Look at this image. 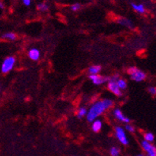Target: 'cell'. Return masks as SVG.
I'll return each mask as SVG.
<instances>
[{"mask_svg": "<svg viewBox=\"0 0 156 156\" xmlns=\"http://www.w3.org/2000/svg\"><path fill=\"white\" fill-rule=\"evenodd\" d=\"M112 105H113V101L110 99H103L101 101H97L87 111L86 115L87 120L90 122H92L93 121L97 119L98 117L101 115L105 110L111 108Z\"/></svg>", "mask_w": 156, "mask_h": 156, "instance_id": "1", "label": "cell"}, {"mask_svg": "<svg viewBox=\"0 0 156 156\" xmlns=\"http://www.w3.org/2000/svg\"><path fill=\"white\" fill-rule=\"evenodd\" d=\"M128 73L130 75L132 80L136 82H140L146 78V74L136 67H130L128 69Z\"/></svg>", "mask_w": 156, "mask_h": 156, "instance_id": "2", "label": "cell"}, {"mask_svg": "<svg viewBox=\"0 0 156 156\" xmlns=\"http://www.w3.org/2000/svg\"><path fill=\"white\" fill-rule=\"evenodd\" d=\"M119 79L117 75H115L112 77H111L109 79V80L108 81V90L111 91L112 93H113L116 96H121L122 95V91H121L120 89L119 88L118 85L116 83V80Z\"/></svg>", "mask_w": 156, "mask_h": 156, "instance_id": "3", "label": "cell"}, {"mask_svg": "<svg viewBox=\"0 0 156 156\" xmlns=\"http://www.w3.org/2000/svg\"><path fill=\"white\" fill-rule=\"evenodd\" d=\"M16 62V58L13 56H9L6 58H5V60L3 61L2 64V67H1V71L2 73H6L12 70L14 64Z\"/></svg>", "mask_w": 156, "mask_h": 156, "instance_id": "4", "label": "cell"}, {"mask_svg": "<svg viewBox=\"0 0 156 156\" xmlns=\"http://www.w3.org/2000/svg\"><path fill=\"white\" fill-rule=\"evenodd\" d=\"M141 146L145 151L147 155L146 156H156V147L155 146L151 144L150 142H147L146 140H143L141 142Z\"/></svg>", "mask_w": 156, "mask_h": 156, "instance_id": "5", "label": "cell"}, {"mask_svg": "<svg viewBox=\"0 0 156 156\" xmlns=\"http://www.w3.org/2000/svg\"><path fill=\"white\" fill-rule=\"evenodd\" d=\"M115 136H116L117 139L119 140L120 143H122L123 145H127L129 144L128 139L126 136V133H125L124 129H122V127L117 126L115 129Z\"/></svg>", "mask_w": 156, "mask_h": 156, "instance_id": "6", "label": "cell"}, {"mask_svg": "<svg viewBox=\"0 0 156 156\" xmlns=\"http://www.w3.org/2000/svg\"><path fill=\"white\" fill-rule=\"evenodd\" d=\"M89 78H90V80H92L93 83L95 84V85H100V84H102V83L108 81L110 79V78L108 77V76H100V75L98 74H90Z\"/></svg>", "mask_w": 156, "mask_h": 156, "instance_id": "7", "label": "cell"}, {"mask_svg": "<svg viewBox=\"0 0 156 156\" xmlns=\"http://www.w3.org/2000/svg\"><path fill=\"white\" fill-rule=\"evenodd\" d=\"M113 114L114 116H115L118 120L121 121V122H126V123H129V122H130V119H129L128 117H126L124 114L122 113V111H121L120 109H119V108H116V109L114 110Z\"/></svg>", "mask_w": 156, "mask_h": 156, "instance_id": "8", "label": "cell"}, {"mask_svg": "<svg viewBox=\"0 0 156 156\" xmlns=\"http://www.w3.org/2000/svg\"><path fill=\"white\" fill-rule=\"evenodd\" d=\"M28 56L32 60L37 61L40 58V51L37 48H31L28 51Z\"/></svg>", "mask_w": 156, "mask_h": 156, "instance_id": "9", "label": "cell"}, {"mask_svg": "<svg viewBox=\"0 0 156 156\" xmlns=\"http://www.w3.org/2000/svg\"><path fill=\"white\" fill-rule=\"evenodd\" d=\"M101 126H102V123H101V121L99 120V119H95V120L93 121L92 126H91V128H92V130L94 132H98L100 129H101Z\"/></svg>", "mask_w": 156, "mask_h": 156, "instance_id": "10", "label": "cell"}, {"mask_svg": "<svg viewBox=\"0 0 156 156\" xmlns=\"http://www.w3.org/2000/svg\"><path fill=\"white\" fill-rule=\"evenodd\" d=\"M118 23H120V24L123 25L125 27H129V28H131L133 27V25H132V22L130 20L127 19H125V18H121V19L118 20Z\"/></svg>", "mask_w": 156, "mask_h": 156, "instance_id": "11", "label": "cell"}, {"mask_svg": "<svg viewBox=\"0 0 156 156\" xmlns=\"http://www.w3.org/2000/svg\"><path fill=\"white\" fill-rule=\"evenodd\" d=\"M2 37L4 39H6V40H10V41H13L16 38V34L12 33V32H7V33H5L2 35Z\"/></svg>", "mask_w": 156, "mask_h": 156, "instance_id": "12", "label": "cell"}, {"mask_svg": "<svg viewBox=\"0 0 156 156\" xmlns=\"http://www.w3.org/2000/svg\"><path fill=\"white\" fill-rule=\"evenodd\" d=\"M132 7H133V9L136 11V12H140V13H144L145 12V9H144V6L142 4H138V5H136L135 3H132L131 4Z\"/></svg>", "mask_w": 156, "mask_h": 156, "instance_id": "13", "label": "cell"}, {"mask_svg": "<svg viewBox=\"0 0 156 156\" xmlns=\"http://www.w3.org/2000/svg\"><path fill=\"white\" fill-rule=\"evenodd\" d=\"M101 67L98 65H95V66H90L88 69V72L90 73V74H98L101 71Z\"/></svg>", "mask_w": 156, "mask_h": 156, "instance_id": "14", "label": "cell"}, {"mask_svg": "<svg viewBox=\"0 0 156 156\" xmlns=\"http://www.w3.org/2000/svg\"><path fill=\"white\" fill-rule=\"evenodd\" d=\"M116 83L119 88L121 90H125L127 87V84H126V80H123V79H121V78H119L118 80H116Z\"/></svg>", "mask_w": 156, "mask_h": 156, "instance_id": "15", "label": "cell"}, {"mask_svg": "<svg viewBox=\"0 0 156 156\" xmlns=\"http://www.w3.org/2000/svg\"><path fill=\"white\" fill-rule=\"evenodd\" d=\"M144 140H146V141H147V142H150V143H151V142H152L154 139V134H153L152 133H150V132H148V133H146L145 134H144Z\"/></svg>", "mask_w": 156, "mask_h": 156, "instance_id": "16", "label": "cell"}, {"mask_svg": "<svg viewBox=\"0 0 156 156\" xmlns=\"http://www.w3.org/2000/svg\"><path fill=\"white\" fill-rule=\"evenodd\" d=\"M87 109H86L84 107H82V108H80V109L78 110V113H77V115L79 118H82V117L85 116L86 115H87Z\"/></svg>", "mask_w": 156, "mask_h": 156, "instance_id": "17", "label": "cell"}, {"mask_svg": "<svg viewBox=\"0 0 156 156\" xmlns=\"http://www.w3.org/2000/svg\"><path fill=\"white\" fill-rule=\"evenodd\" d=\"M37 9L40 11H47L48 9V5L47 3H39L37 5Z\"/></svg>", "mask_w": 156, "mask_h": 156, "instance_id": "18", "label": "cell"}, {"mask_svg": "<svg viewBox=\"0 0 156 156\" xmlns=\"http://www.w3.org/2000/svg\"><path fill=\"white\" fill-rule=\"evenodd\" d=\"M110 154H111V156H119V150L117 147H111V149H110Z\"/></svg>", "mask_w": 156, "mask_h": 156, "instance_id": "19", "label": "cell"}, {"mask_svg": "<svg viewBox=\"0 0 156 156\" xmlns=\"http://www.w3.org/2000/svg\"><path fill=\"white\" fill-rule=\"evenodd\" d=\"M70 8L73 11H78L80 10V9L81 8V5L80 3H74L73 5H71Z\"/></svg>", "mask_w": 156, "mask_h": 156, "instance_id": "20", "label": "cell"}, {"mask_svg": "<svg viewBox=\"0 0 156 156\" xmlns=\"http://www.w3.org/2000/svg\"><path fill=\"white\" fill-rule=\"evenodd\" d=\"M125 128L126 129V130H128V131L130 132V133H133V132L135 131L134 127H133V126H131V125H129V123H128V124H126V126H125Z\"/></svg>", "mask_w": 156, "mask_h": 156, "instance_id": "21", "label": "cell"}, {"mask_svg": "<svg viewBox=\"0 0 156 156\" xmlns=\"http://www.w3.org/2000/svg\"><path fill=\"white\" fill-rule=\"evenodd\" d=\"M148 92L150 93L151 95H156V87H148Z\"/></svg>", "mask_w": 156, "mask_h": 156, "instance_id": "22", "label": "cell"}, {"mask_svg": "<svg viewBox=\"0 0 156 156\" xmlns=\"http://www.w3.org/2000/svg\"><path fill=\"white\" fill-rule=\"evenodd\" d=\"M23 2L25 5H30L31 0H23Z\"/></svg>", "mask_w": 156, "mask_h": 156, "instance_id": "23", "label": "cell"}, {"mask_svg": "<svg viewBox=\"0 0 156 156\" xmlns=\"http://www.w3.org/2000/svg\"><path fill=\"white\" fill-rule=\"evenodd\" d=\"M4 8V5L2 3V2H0V9H3Z\"/></svg>", "mask_w": 156, "mask_h": 156, "instance_id": "24", "label": "cell"}, {"mask_svg": "<svg viewBox=\"0 0 156 156\" xmlns=\"http://www.w3.org/2000/svg\"><path fill=\"white\" fill-rule=\"evenodd\" d=\"M136 156H144V155H143V154H137V155Z\"/></svg>", "mask_w": 156, "mask_h": 156, "instance_id": "25", "label": "cell"}, {"mask_svg": "<svg viewBox=\"0 0 156 156\" xmlns=\"http://www.w3.org/2000/svg\"><path fill=\"white\" fill-rule=\"evenodd\" d=\"M22 1H23V0H22Z\"/></svg>", "mask_w": 156, "mask_h": 156, "instance_id": "26", "label": "cell"}]
</instances>
